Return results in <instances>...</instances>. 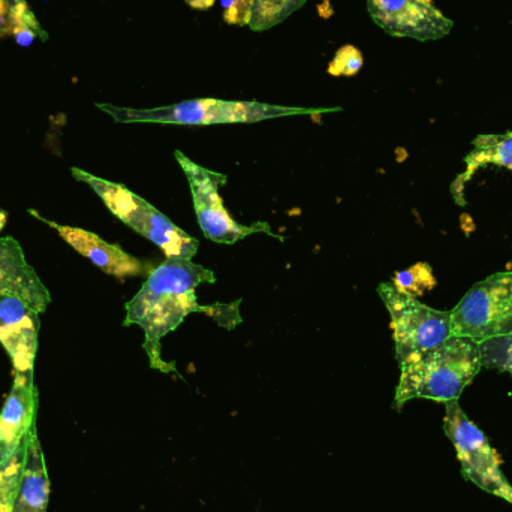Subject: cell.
<instances>
[{
  "label": "cell",
  "mask_w": 512,
  "mask_h": 512,
  "mask_svg": "<svg viewBox=\"0 0 512 512\" xmlns=\"http://www.w3.org/2000/svg\"><path fill=\"white\" fill-rule=\"evenodd\" d=\"M215 282V273L195 264L192 259L167 258L149 274L137 295L126 303L123 325L143 328V348L153 369L176 372L174 364L162 360L161 340L176 331L191 313L213 312L215 307L198 303L197 288L201 283Z\"/></svg>",
  "instance_id": "1"
},
{
  "label": "cell",
  "mask_w": 512,
  "mask_h": 512,
  "mask_svg": "<svg viewBox=\"0 0 512 512\" xmlns=\"http://www.w3.org/2000/svg\"><path fill=\"white\" fill-rule=\"evenodd\" d=\"M481 367V346L466 337L450 336L441 345L400 366L394 406L402 409L414 399L442 403L459 400Z\"/></svg>",
  "instance_id": "2"
},
{
  "label": "cell",
  "mask_w": 512,
  "mask_h": 512,
  "mask_svg": "<svg viewBox=\"0 0 512 512\" xmlns=\"http://www.w3.org/2000/svg\"><path fill=\"white\" fill-rule=\"evenodd\" d=\"M117 123H158V125H228L255 123L291 116H318L336 113L340 107L303 108L264 104L256 101H224V99H191L158 108H123L98 104Z\"/></svg>",
  "instance_id": "3"
},
{
  "label": "cell",
  "mask_w": 512,
  "mask_h": 512,
  "mask_svg": "<svg viewBox=\"0 0 512 512\" xmlns=\"http://www.w3.org/2000/svg\"><path fill=\"white\" fill-rule=\"evenodd\" d=\"M78 182L86 183L104 201L107 209L123 224L128 225L144 239L155 243L167 258L192 259L197 255L200 242L177 227L164 213L147 203L125 185L93 176L80 168H71Z\"/></svg>",
  "instance_id": "4"
},
{
  "label": "cell",
  "mask_w": 512,
  "mask_h": 512,
  "mask_svg": "<svg viewBox=\"0 0 512 512\" xmlns=\"http://www.w3.org/2000/svg\"><path fill=\"white\" fill-rule=\"evenodd\" d=\"M451 336L478 345L512 336V270L475 283L451 310Z\"/></svg>",
  "instance_id": "5"
},
{
  "label": "cell",
  "mask_w": 512,
  "mask_h": 512,
  "mask_svg": "<svg viewBox=\"0 0 512 512\" xmlns=\"http://www.w3.org/2000/svg\"><path fill=\"white\" fill-rule=\"evenodd\" d=\"M379 297L391 316L399 366L426 354L451 336V312L436 310L403 294L391 282L378 286Z\"/></svg>",
  "instance_id": "6"
},
{
  "label": "cell",
  "mask_w": 512,
  "mask_h": 512,
  "mask_svg": "<svg viewBox=\"0 0 512 512\" xmlns=\"http://www.w3.org/2000/svg\"><path fill=\"white\" fill-rule=\"evenodd\" d=\"M444 430L456 450L465 480L512 505V486L502 472L501 457L483 430L463 411L459 400L445 403Z\"/></svg>",
  "instance_id": "7"
},
{
  "label": "cell",
  "mask_w": 512,
  "mask_h": 512,
  "mask_svg": "<svg viewBox=\"0 0 512 512\" xmlns=\"http://www.w3.org/2000/svg\"><path fill=\"white\" fill-rule=\"evenodd\" d=\"M174 155L188 179L192 200H194L195 215L207 239L218 245L231 246L255 233L271 234L268 225L256 224L246 227V225L237 224L231 218L219 194V189L227 183L225 174L216 173L195 164L180 150H176Z\"/></svg>",
  "instance_id": "8"
},
{
  "label": "cell",
  "mask_w": 512,
  "mask_h": 512,
  "mask_svg": "<svg viewBox=\"0 0 512 512\" xmlns=\"http://www.w3.org/2000/svg\"><path fill=\"white\" fill-rule=\"evenodd\" d=\"M373 23L394 38L436 41L454 27L433 0H366Z\"/></svg>",
  "instance_id": "9"
},
{
  "label": "cell",
  "mask_w": 512,
  "mask_h": 512,
  "mask_svg": "<svg viewBox=\"0 0 512 512\" xmlns=\"http://www.w3.org/2000/svg\"><path fill=\"white\" fill-rule=\"evenodd\" d=\"M11 393L0 411V466L6 465L24 445L36 427L38 388L35 370H12Z\"/></svg>",
  "instance_id": "10"
},
{
  "label": "cell",
  "mask_w": 512,
  "mask_h": 512,
  "mask_svg": "<svg viewBox=\"0 0 512 512\" xmlns=\"http://www.w3.org/2000/svg\"><path fill=\"white\" fill-rule=\"evenodd\" d=\"M39 313L14 297L0 295V343L17 372L35 370Z\"/></svg>",
  "instance_id": "11"
},
{
  "label": "cell",
  "mask_w": 512,
  "mask_h": 512,
  "mask_svg": "<svg viewBox=\"0 0 512 512\" xmlns=\"http://www.w3.org/2000/svg\"><path fill=\"white\" fill-rule=\"evenodd\" d=\"M29 215L41 221L42 224L53 228L71 248H74L78 254L90 259L104 273L123 280L128 276H140L146 271V264L143 261L129 255L119 245L105 242L95 233H90V231L83 230V228L65 227V225L56 224V222L44 218L32 209L29 210Z\"/></svg>",
  "instance_id": "12"
},
{
  "label": "cell",
  "mask_w": 512,
  "mask_h": 512,
  "mask_svg": "<svg viewBox=\"0 0 512 512\" xmlns=\"http://www.w3.org/2000/svg\"><path fill=\"white\" fill-rule=\"evenodd\" d=\"M0 295L18 298L39 315L51 304L50 291L12 237L0 239Z\"/></svg>",
  "instance_id": "13"
},
{
  "label": "cell",
  "mask_w": 512,
  "mask_h": 512,
  "mask_svg": "<svg viewBox=\"0 0 512 512\" xmlns=\"http://www.w3.org/2000/svg\"><path fill=\"white\" fill-rule=\"evenodd\" d=\"M50 502V477L39 442L38 429L27 439L26 457L20 487L11 512H47Z\"/></svg>",
  "instance_id": "14"
},
{
  "label": "cell",
  "mask_w": 512,
  "mask_h": 512,
  "mask_svg": "<svg viewBox=\"0 0 512 512\" xmlns=\"http://www.w3.org/2000/svg\"><path fill=\"white\" fill-rule=\"evenodd\" d=\"M472 146L474 150L465 158V174L453 186L457 200L462 197L460 195L462 182H468L480 168L498 165L512 171V132L501 135H478L472 141Z\"/></svg>",
  "instance_id": "15"
},
{
  "label": "cell",
  "mask_w": 512,
  "mask_h": 512,
  "mask_svg": "<svg viewBox=\"0 0 512 512\" xmlns=\"http://www.w3.org/2000/svg\"><path fill=\"white\" fill-rule=\"evenodd\" d=\"M5 26L21 47H29L36 39L47 38V33L42 30L41 24L36 20L26 0H12L9 3L6 9Z\"/></svg>",
  "instance_id": "16"
},
{
  "label": "cell",
  "mask_w": 512,
  "mask_h": 512,
  "mask_svg": "<svg viewBox=\"0 0 512 512\" xmlns=\"http://www.w3.org/2000/svg\"><path fill=\"white\" fill-rule=\"evenodd\" d=\"M307 0H252L249 27L254 32L273 29L306 5Z\"/></svg>",
  "instance_id": "17"
},
{
  "label": "cell",
  "mask_w": 512,
  "mask_h": 512,
  "mask_svg": "<svg viewBox=\"0 0 512 512\" xmlns=\"http://www.w3.org/2000/svg\"><path fill=\"white\" fill-rule=\"evenodd\" d=\"M391 283L403 294L417 298L429 289L435 288L436 279L429 264L418 262V264L412 265L406 270L397 271Z\"/></svg>",
  "instance_id": "18"
},
{
  "label": "cell",
  "mask_w": 512,
  "mask_h": 512,
  "mask_svg": "<svg viewBox=\"0 0 512 512\" xmlns=\"http://www.w3.org/2000/svg\"><path fill=\"white\" fill-rule=\"evenodd\" d=\"M26 447L27 444L6 465L0 466V512H11L14 507L23 474Z\"/></svg>",
  "instance_id": "19"
},
{
  "label": "cell",
  "mask_w": 512,
  "mask_h": 512,
  "mask_svg": "<svg viewBox=\"0 0 512 512\" xmlns=\"http://www.w3.org/2000/svg\"><path fill=\"white\" fill-rule=\"evenodd\" d=\"M483 366L495 367L512 375V336L481 343Z\"/></svg>",
  "instance_id": "20"
},
{
  "label": "cell",
  "mask_w": 512,
  "mask_h": 512,
  "mask_svg": "<svg viewBox=\"0 0 512 512\" xmlns=\"http://www.w3.org/2000/svg\"><path fill=\"white\" fill-rule=\"evenodd\" d=\"M364 57L354 45H343L334 54L333 60L328 63L327 72L333 77H354L361 71Z\"/></svg>",
  "instance_id": "21"
},
{
  "label": "cell",
  "mask_w": 512,
  "mask_h": 512,
  "mask_svg": "<svg viewBox=\"0 0 512 512\" xmlns=\"http://www.w3.org/2000/svg\"><path fill=\"white\" fill-rule=\"evenodd\" d=\"M224 21L230 26H249L252 0H221Z\"/></svg>",
  "instance_id": "22"
},
{
  "label": "cell",
  "mask_w": 512,
  "mask_h": 512,
  "mask_svg": "<svg viewBox=\"0 0 512 512\" xmlns=\"http://www.w3.org/2000/svg\"><path fill=\"white\" fill-rule=\"evenodd\" d=\"M191 8L198 9V11H207L215 5L216 0H185Z\"/></svg>",
  "instance_id": "23"
},
{
  "label": "cell",
  "mask_w": 512,
  "mask_h": 512,
  "mask_svg": "<svg viewBox=\"0 0 512 512\" xmlns=\"http://www.w3.org/2000/svg\"><path fill=\"white\" fill-rule=\"evenodd\" d=\"M6 221H8V213L0 209V233H2L3 228H5Z\"/></svg>",
  "instance_id": "24"
},
{
  "label": "cell",
  "mask_w": 512,
  "mask_h": 512,
  "mask_svg": "<svg viewBox=\"0 0 512 512\" xmlns=\"http://www.w3.org/2000/svg\"><path fill=\"white\" fill-rule=\"evenodd\" d=\"M11 2H12V0H0V8H3V6L6 5V3H8V5H9V3H11Z\"/></svg>",
  "instance_id": "25"
}]
</instances>
